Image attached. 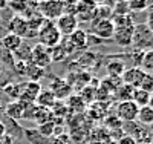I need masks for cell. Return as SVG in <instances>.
Listing matches in <instances>:
<instances>
[{
    "label": "cell",
    "mask_w": 153,
    "mask_h": 144,
    "mask_svg": "<svg viewBox=\"0 0 153 144\" xmlns=\"http://www.w3.org/2000/svg\"><path fill=\"white\" fill-rule=\"evenodd\" d=\"M139 89H144V90H147V92L153 94V75L144 74L141 83H139Z\"/></svg>",
    "instance_id": "cell-32"
},
{
    "label": "cell",
    "mask_w": 153,
    "mask_h": 144,
    "mask_svg": "<svg viewBox=\"0 0 153 144\" xmlns=\"http://www.w3.org/2000/svg\"><path fill=\"white\" fill-rule=\"evenodd\" d=\"M32 120L37 121L38 124H43L49 120H52V112L51 109H46V107H42V106H37L34 104L32 107Z\"/></svg>",
    "instance_id": "cell-19"
},
{
    "label": "cell",
    "mask_w": 153,
    "mask_h": 144,
    "mask_svg": "<svg viewBox=\"0 0 153 144\" xmlns=\"http://www.w3.org/2000/svg\"><path fill=\"white\" fill-rule=\"evenodd\" d=\"M68 57V54L65 51H63V48L60 45L54 46V48H51V61L52 63H57V61H63Z\"/></svg>",
    "instance_id": "cell-30"
},
{
    "label": "cell",
    "mask_w": 153,
    "mask_h": 144,
    "mask_svg": "<svg viewBox=\"0 0 153 144\" xmlns=\"http://www.w3.org/2000/svg\"><path fill=\"white\" fill-rule=\"evenodd\" d=\"M94 2H95L97 5H103V3L106 2V0H94Z\"/></svg>",
    "instance_id": "cell-43"
},
{
    "label": "cell",
    "mask_w": 153,
    "mask_h": 144,
    "mask_svg": "<svg viewBox=\"0 0 153 144\" xmlns=\"http://www.w3.org/2000/svg\"><path fill=\"white\" fill-rule=\"evenodd\" d=\"M78 63L81 64V66H92V64L95 63V54L91 51L84 52V54L78 58Z\"/></svg>",
    "instance_id": "cell-34"
},
{
    "label": "cell",
    "mask_w": 153,
    "mask_h": 144,
    "mask_svg": "<svg viewBox=\"0 0 153 144\" xmlns=\"http://www.w3.org/2000/svg\"><path fill=\"white\" fill-rule=\"evenodd\" d=\"M78 23L80 22L75 14H65V12L55 20V26L61 37H69L72 32H75L78 29Z\"/></svg>",
    "instance_id": "cell-4"
},
{
    "label": "cell",
    "mask_w": 153,
    "mask_h": 144,
    "mask_svg": "<svg viewBox=\"0 0 153 144\" xmlns=\"http://www.w3.org/2000/svg\"><path fill=\"white\" fill-rule=\"evenodd\" d=\"M31 64L34 66H38V68H48L51 63V48H45L42 45H35L31 51Z\"/></svg>",
    "instance_id": "cell-6"
},
{
    "label": "cell",
    "mask_w": 153,
    "mask_h": 144,
    "mask_svg": "<svg viewBox=\"0 0 153 144\" xmlns=\"http://www.w3.org/2000/svg\"><path fill=\"white\" fill-rule=\"evenodd\" d=\"M8 8V0H0V11Z\"/></svg>",
    "instance_id": "cell-40"
},
{
    "label": "cell",
    "mask_w": 153,
    "mask_h": 144,
    "mask_svg": "<svg viewBox=\"0 0 153 144\" xmlns=\"http://www.w3.org/2000/svg\"><path fill=\"white\" fill-rule=\"evenodd\" d=\"M3 92L8 95V97H11V98H16V100H19V97H20V94H22V84H5L3 86Z\"/></svg>",
    "instance_id": "cell-29"
},
{
    "label": "cell",
    "mask_w": 153,
    "mask_h": 144,
    "mask_svg": "<svg viewBox=\"0 0 153 144\" xmlns=\"http://www.w3.org/2000/svg\"><path fill=\"white\" fill-rule=\"evenodd\" d=\"M138 110H139V107L133 101H120L117 106V116L120 121L132 123V121H136Z\"/></svg>",
    "instance_id": "cell-7"
},
{
    "label": "cell",
    "mask_w": 153,
    "mask_h": 144,
    "mask_svg": "<svg viewBox=\"0 0 153 144\" xmlns=\"http://www.w3.org/2000/svg\"><path fill=\"white\" fill-rule=\"evenodd\" d=\"M6 28H8V31L11 34H16L20 38H23V37H26V34H28V22H26V19H25V17L12 16L11 20L8 22Z\"/></svg>",
    "instance_id": "cell-11"
},
{
    "label": "cell",
    "mask_w": 153,
    "mask_h": 144,
    "mask_svg": "<svg viewBox=\"0 0 153 144\" xmlns=\"http://www.w3.org/2000/svg\"><path fill=\"white\" fill-rule=\"evenodd\" d=\"M37 12L45 20L54 22L63 14V9L61 5L58 3V0H42L37 5Z\"/></svg>",
    "instance_id": "cell-3"
},
{
    "label": "cell",
    "mask_w": 153,
    "mask_h": 144,
    "mask_svg": "<svg viewBox=\"0 0 153 144\" xmlns=\"http://www.w3.org/2000/svg\"><path fill=\"white\" fill-rule=\"evenodd\" d=\"M69 107L71 109H76V110H83L84 109V101L81 100V97H71L69 100Z\"/></svg>",
    "instance_id": "cell-35"
},
{
    "label": "cell",
    "mask_w": 153,
    "mask_h": 144,
    "mask_svg": "<svg viewBox=\"0 0 153 144\" xmlns=\"http://www.w3.org/2000/svg\"><path fill=\"white\" fill-rule=\"evenodd\" d=\"M3 113H5V116H8V118L17 121V120L23 118V115H25V106L19 100H14V101L8 103L6 106L3 107Z\"/></svg>",
    "instance_id": "cell-15"
},
{
    "label": "cell",
    "mask_w": 153,
    "mask_h": 144,
    "mask_svg": "<svg viewBox=\"0 0 153 144\" xmlns=\"http://www.w3.org/2000/svg\"><path fill=\"white\" fill-rule=\"evenodd\" d=\"M31 51H32V46L29 45H25L22 43V46L12 54V57H14L17 61H25V63H29L31 61Z\"/></svg>",
    "instance_id": "cell-25"
},
{
    "label": "cell",
    "mask_w": 153,
    "mask_h": 144,
    "mask_svg": "<svg viewBox=\"0 0 153 144\" xmlns=\"http://www.w3.org/2000/svg\"><path fill=\"white\" fill-rule=\"evenodd\" d=\"M106 71H107L109 77H118V78H121V75L126 71V63L123 60H118L117 57H112V60L106 63Z\"/></svg>",
    "instance_id": "cell-17"
},
{
    "label": "cell",
    "mask_w": 153,
    "mask_h": 144,
    "mask_svg": "<svg viewBox=\"0 0 153 144\" xmlns=\"http://www.w3.org/2000/svg\"><path fill=\"white\" fill-rule=\"evenodd\" d=\"M78 0H58V3L61 5V9L65 14H75V8Z\"/></svg>",
    "instance_id": "cell-31"
},
{
    "label": "cell",
    "mask_w": 153,
    "mask_h": 144,
    "mask_svg": "<svg viewBox=\"0 0 153 144\" xmlns=\"http://www.w3.org/2000/svg\"><path fill=\"white\" fill-rule=\"evenodd\" d=\"M147 28L153 32V11L150 14H147Z\"/></svg>",
    "instance_id": "cell-39"
},
{
    "label": "cell",
    "mask_w": 153,
    "mask_h": 144,
    "mask_svg": "<svg viewBox=\"0 0 153 144\" xmlns=\"http://www.w3.org/2000/svg\"><path fill=\"white\" fill-rule=\"evenodd\" d=\"M37 38H38V45H42L45 48H54V46L60 45L61 34L58 32L54 22L45 20L43 25H42V28L38 29Z\"/></svg>",
    "instance_id": "cell-1"
},
{
    "label": "cell",
    "mask_w": 153,
    "mask_h": 144,
    "mask_svg": "<svg viewBox=\"0 0 153 144\" xmlns=\"http://www.w3.org/2000/svg\"><path fill=\"white\" fill-rule=\"evenodd\" d=\"M152 49H153V48H152Z\"/></svg>",
    "instance_id": "cell-46"
},
{
    "label": "cell",
    "mask_w": 153,
    "mask_h": 144,
    "mask_svg": "<svg viewBox=\"0 0 153 144\" xmlns=\"http://www.w3.org/2000/svg\"><path fill=\"white\" fill-rule=\"evenodd\" d=\"M133 90L135 87L129 86V84H121L117 90H115V97H117L120 101H132V97H133Z\"/></svg>",
    "instance_id": "cell-24"
},
{
    "label": "cell",
    "mask_w": 153,
    "mask_h": 144,
    "mask_svg": "<svg viewBox=\"0 0 153 144\" xmlns=\"http://www.w3.org/2000/svg\"><path fill=\"white\" fill-rule=\"evenodd\" d=\"M141 66H143V71H144L146 74H150V75L153 74V49L144 51Z\"/></svg>",
    "instance_id": "cell-27"
},
{
    "label": "cell",
    "mask_w": 153,
    "mask_h": 144,
    "mask_svg": "<svg viewBox=\"0 0 153 144\" xmlns=\"http://www.w3.org/2000/svg\"><path fill=\"white\" fill-rule=\"evenodd\" d=\"M23 138H26L31 144H49V138H45L37 129H25Z\"/></svg>",
    "instance_id": "cell-21"
},
{
    "label": "cell",
    "mask_w": 153,
    "mask_h": 144,
    "mask_svg": "<svg viewBox=\"0 0 153 144\" xmlns=\"http://www.w3.org/2000/svg\"><path fill=\"white\" fill-rule=\"evenodd\" d=\"M136 121L143 126H152L153 124V109L150 106H144V107H139L138 110V116H136Z\"/></svg>",
    "instance_id": "cell-23"
},
{
    "label": "cell",
    "mask_w": 153,
    "mask_h": 144,
    "mask_svg": "<svg viewBox=\"0 0 153 144\" xmlns=\"http://www.w3.org/2000/svg\"><path fill=\"white\" fill-rule=\"evenodd\" d=\"M3 71H5V69H3V66H2V63H0V75L3 74Z\"/></svg>",
    "instance_id": "cell-45"
},
{
    "label": "cell",
    "mask_w": 153,
    "mask_h": 144,
    "mask_svg": "<svg viewBox=\"0 0 153 144\" xmlns=\"http://www.w3.org/2000/svg\"><path fill=\"white\" fill-rule=\"evenodd\" d=\"M132 45H135L136 49H141V51L144 49L147 51L149 46L153 48V32L147 28V25H135Z\"/></svg>",
    "instance_id": "cell-2"
},
{
    "label": "cell",
    "mask_w": 153,
    "mask_h": 144,
    "mask_svg": "<svg viewBox=\"0 0 153 144\" xmlns=\"http://www.w3.org/2000/svg\"><path fill=\"white\" fill-rule=\"evenodd\" d=\"M49 144H68L66 135H58V137H51Z\"/></svg>",
    "instance_id": "cell-37"
},
{
    "label": "cell",
    "mask_w": 153,
    "mask_h": 144,
    "mask_svg": "<svg viewBox=\"0 0 153 144\" xmlns=\"http://www.w3.org/2000/svg\"><path fill=\"white\" fill-rule=\"evenodd\" d=\"M149 106L153 109V94H152V97H150V101H149Z\"/></svg>",
    "instance_id": "cell-42"
},
{
    "label": "cell",
    "mask_w": 153,
    "mask_h": 144,
    "mask_svg": "<svg viewBox=\"0 0 153 144\" xmlns=\"http://www.w3.org/2000/svg\"><path fill=\"white\" fill-rule=\"evenodd\" d=\"M150 97H152V94H150V92H147V90H144V89H139V87H136V89L133 90L132 101L136 104L138 107H144V106H149Z\"/></svg>",
    "instance_id": "cell-22"
},
{
    "label": "cell",
    "mask_w": 153,
    "mask_h": 144,
    "mask_svg": "<svg viewBox=\"0 0 153 144\" xmlns=\"http://www.w3.org/2000/svg\"><path fill=\"white\" fill-rule=\"evenodd\" d=\"M133 28L135 26H127V28H120V29H115L113 32V40L117 42L120 46H130L132 45V38H133Z\"/></svg>",
    "instance_id": "cell-14"
},
{
    "label": "cell",
    "mask_w": 153,
    "mask_h": 144,
    "mask_svg": "<svg viewBox=\"0 0 153 144\" xmlns=\"http://www.w3.org/2000/svg\"><path fill=\"white\" fill-rule=\"evenodd\" d=\"M149 137H150V140L153 141V127L150 129V132H149Z\"/></svg>",
    "instance_id": "cell-44"
},
{
    "label": "cell",
    "mask_w": 153,
    "mask_h": 144,
    "mask_svg": "<svg viewBox=\"0 0 153 144\" xmlns=\"http://www.w3.org/2000/svg\"><path fill=\"white\" fill-rule=\"evenodd\" d=\"M0 121H2L3 126H5L6 135H9L12 140H22V138H23V130H25V129H23L17 121L8 118V116H5V115L0 116Z\"/></svg>",
    "instance_id": "cell-13"
},
{
    "label": "cell",
    "mask_w": 153,
    "mask_h": 144,
    "mask_svg": "<svg viewBox=\"0 0 153 144\" xmlns=\"http://www.w3.org/2000/svg\"><path fill=\"white\" fill-rule=\"evenodd\" d=\"M0 43H2V48H3L6 52H11V54H14V52L22 46L23 38H20V37H19V35H16V34L8 32L6 35H3V37H2Z\"/></svg>",
    "instance_id": "cell-16"
},
{
    "label": "cell",
    "mask_w": 153,
    "mask_h": 144,
    "mask_svg": "<svg viewBox=\"0 0 153 144\" xmlns=\"http://www.w3.org/2000/svg\"><path fill=\"white\" fill-rule=\"evenodd\" d=\"M26 66H28V63H25V61H14L12 69H14V72L19 77H25V74H26Z\"/></svg>",
    "instance_id": "cell-36"
},
{
    "label": "cell",
    "mask_w": 153,
    "mask_h": 144,
    "mask_svg": "<svg viewBox=\"0 0 153 144\" xmlns=\"http://www.w3.org/2000/svg\"><path fill=\"white\" fill-rule=\"evenodd\" d=\"M55 103H57V98L54 97V94L51 92L49 89H45V90L42 89L37 100H35L37 106H42V107H46V109H52Z\"/></svg>",
    "instance_id": "cell-18"
},
{
    "label": "cell",
    "mask_w": 153,
    "mask_h": 144,
    "mask_svg": "<svg viewBox=\"0 0 153 144\" xmlns=\"http://www.w3.org/2000/svg\"><path fill=\"white\" fill-rule=\"evenodd\" d=\"M5 134H6V132H5V126H3V123H2V121H0V138H2Z\"/></svg>",
    "instance_id": "cell-41"
},
{
    "label": "cell",
    "mask_w": 153,
    "mask_h": 144,
    "mask_svg": "<svg viewBox=\"0 0 153 144\" xmlns=\"http://www.w3.org/2000/svg\"><path fill=\"white\" fill-rule=\"evenodd\" d=\"M69 40L75 49H86L87 48V34L80 28L69 35Z\"/></svg>",
    "instance_id": "cell-20"
},
{
    "label": "cell",
    "mask_w": 153,
    "mask_h": 144,
    "mask_svg": "<svg viewBox=\"0 0 153 144\" xmlns=\"http://www.w3.org/2000/svg\"><path fill=\"white\" fill-rule=\"evenodd\" d=\"M98 5L94 0H78L75 8V16L78 22H92L97 14Z\"/></svg>",
    "instance_id": "cell-5"
},
{
    "label": "cell",
    "mask_w": 153,
    "mask_h": 144,
    "mask_svg": "<svg viewBox=\"0 0 153 144\" xmlns=\"http://www.w3.org/2000/svg\"><path fill=\"white\" fill-rule=\"evenodd\" d=\"M49 90L54 94V97H55L57 100H65V98L71 97V94H72V86H71L66 80L60 78V77H52V81H51Z\"/></svg>",
    "instance_id": "cell-9"
},
{
    "label": "cell",
    "mask_w": 153,
    "mask_h": 144,
    "mask_svg": "<svg viewBox=\"0 0 153 144\" xmlns=\"http://www.w3.org/2000/svg\"><path fill=\"white\" fill-rule=\"evenodd\" d=\"M42 90V86L38 81H28L22 84V94L19 97V101L23 104H35V100Z\"/></svg>",
    "instance_id": "cell-8"
},
{
    "label": "cell",
    "mask_w": 153,
    "mask_h": 144,
    "mask_svg": "<svg viewBox=\"0 0 153 144\" xmlns=\"http://www.w3.org/2000/svg\"><path fill=\"white\" fill-rule=\"evenodd\" d=\"M118 144H136V141H135L132 137H129V135H123V137L120 138Z\"/></svg>",
    "instance_id": "cell-38"
},
{
    "label": "cell",
    "mask_w": 153,
    "mask_h": 144,
    "mask_svg": "<svg viewBox=\"0 0 153 144\" xmlns=\"http://www.w3.org/2000/svg\"><path fill=\"white\" fill-rule=\"evenodd\" d=\"M37 130L40 132L45 138H49V137H54V130H55V121L54 120H49L43 124H38Z\"/></svg>",
    "instance_id": "cell-28"
},
{
    "label": "cell",
    "mask_w": 153,
    "mask_h": 144,
    "mask_svg": "<svg viewBox=\"0 0 153 144\" xmlns=\"http://www.w3.org/2000/svg\"><path fill=\"white\" fill-rule=\"evenodd\" d=\"M115 32V26L112 20H97L92 22V34L98 37L100 40H106V38H112Z\"/></svg>",
    "instance_id": "cell-10"
},
{
    "label": "cell",
    "mask_w": 153,
    "mask_h": 144,
    "mask_svg": "<svg viewBox=\"0 0 153 144\" xmlns=\"http://www.w3.org/2000/svg\"><path fill=\"white\" fill-rule=\"evenodd\" d=\"M46 75V71L38 68V66H34V64L28 63L26 66V74H25V77L29 78V81H38V78H42Z\"/></svg>",
    "instance_id": "cell-26"
},
{
    "label": "cell",
    "mask_w": 153,
    "mask_h": 144,
    "mask_svg": "<svg viewBox=\"0 0 153 144\" xmlns=\"http://www.w3.org/2000/svg\"><path fill=\"white\" fill-rule=\"evenodd\" d=\"M144 71L143 69H139V68H129V69H126L124 74L121 75V80L124 84H129L132 87H139V83H141L143 80V77H144Z\"/></svg>",
    "instance_id": "cell-12"
},
{
    "label": "cell",
    "mask_w": 153,
    "mask_h": 144,
    "mask_svg": "<svg viewBox=\"0 0 153 144\" xmlns=\"http://www.w3.org/2000/svg\"><path fill=\"white\" fill-rule=\"evenodd\" d=\"M113 9V16H129L127 14V11H129V3H127V0H120L117 3V6L112 8Z\"/></svg>",
    "instance_id": "cell-33"
}]
</instances>
